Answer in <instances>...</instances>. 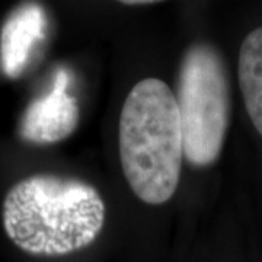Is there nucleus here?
Returning <instances> with one entry per match:
<instances>
[{"label": "nucleus", "mask_w": 262, "mask_h": 262, "mask_svg": "<svg viewBox=\"0 0 262 262\" xmlns=\"http://www.w3.org/2000/svg\"><path fill=\"white\" fill-rule=\"evenodd\" d=\"M105 219V201L94 185L54 173L20 179L8 191L2 208L10 241L24 252L47 258L91 246Z\"/></svg>", "instance_id": "1"}, {"label": "nucleus", "mask_w": 262, "mask_h": 262, "mask_svg": "<svg viewBox=\"0 0 262 262\" xmlns=\"http://www.w3.org/2000/svg\"><path fill=\"white\" fill-rule=\"evenodd\" d=\"M177 103L187 160L200 168L214 163L230 120V88L225 61L213 46L195 42L185 51Z\"/></svg>", "instance_id": "3"}, {"label": "nucleus", "mask_w": 262, "mask_h": 262, "mask_svg": "<svg viewBox=\"0 0 262 262\" xmlns=\"http://www.w3.org/2000/svg\"><path fill=\"white\" fill-rule=\"evenodd\" d=\"M153 2H125V5H151Z\"/></svg>", "instance_id": "7"}, {"label": "nucleus", "mask_w": 262, "mask_h": 262, "mask_svg": "<svg viewBox=\"0 0 262 262\" xmlns=\"http://www.w3.org/2000/svg\"><path fill=\"white\" fill-rule=\"evenodd\" d=\"M237 77L248 115L262 136V27L251 31L241 46Z\"/></svg>", "instance_id": "6"}, {"label": "nucleus", "mask_w": 262, "mask_h": 262, "mask_svg": "<svg viewBox=\"0 0 262 262\" xmlns=\"http://www.w3.org/2000/svg\"><path fill=\"white\" fill-rule=\"evenodd\" d=\"M48 16L38 3H24L10 12L0 32V66L9 79L25 73L46 41Z\"/></svg>", "instance_id": "5"}, {"label": "nucleus", "mask_w": 262, "mask_h": 262, "mask_svg": "<svg viewBox=\"0 0 262 262\" xmlns=\"http://www.w3.org/2000/svg\"><path fill=\"white\" fill-rule=\"evenodd\" d=\"M118 146L122 173L136 196L151 206L168 203L185 158L177 96L168 83L147 77L131 89L122 103Z\"/></svg>", "instance_id": "2"}, {"label": "nucleus", "mask_w": 262, "mask_h": 262, "mask_svg": "<svg viewBox=\"0 0 262 262\" xmlns=\"http://www.w3.org/2000/svg\"><path fill=\"white\" fill-rule=\"evenodd\" d=\"M73 75L58 67L47 94L34 99L19 124L20 139L31 144L47 146L69 139L80 121V108L72 94Z\"/></svg>", "instance_id": "4"}]
</instances>
